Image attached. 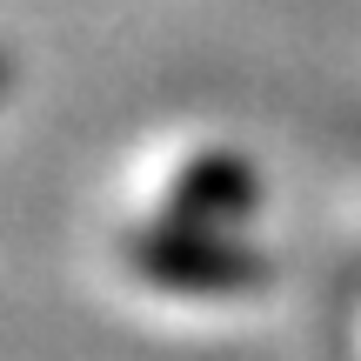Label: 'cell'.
Instances as JSON below:
<instances>
[{"label":"cell","instance_id":"cell-1","mask_svg":"<svg viewBox=\"0 0 361 361\" xmlns=\"http://www.w3.org/2000/svg\"><path fill=\"white\" fill-rule=\"evenodd\" d=\"M121 255L147 288H168V295H255L274 281V261L261 247L234 241L214 221L180 214H154L147 228H134Z\"/></svg>","mask_w":361,"mask_h":361},{"label":"cell","instance_id":"cell-2","mask_svg":"<svg viewBox=\"0 0 361 361\" xmlns=\"http://www.w3.org/2000/svg\"><path fill=\"white\" fill-rule=\"evenodd\" d=\"M255 194H261V180H255V168L241 154H194L168 188V214L228 228V221H241L255 207Z\"/></svg>","mask_w":361,"mask_h":361}]
</instances>
